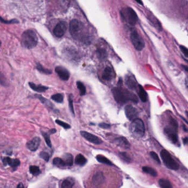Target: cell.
<instances>
[{"mask_svg":"<svg viewBox=\"0 0 188 188\" xmlns=\"http://www.w3.org/2000/svg\"><path fill=\"white\" fill-rule=\"evenodd\" d=\"M112 94L115 101L120 104H124L128 101L137 104L138 98L135 94L120 87H115L112 90Z\"/></svg>","mask_w":188,"mask_h":188,"instance_id":"1","label":"cell"},{"mask_svg":"<svg viewBox=\"0 0 188 188\" xmlns=\"http://www.w3.org/2000/svg\"><path fill=\"white\" fill-rule=\"evenodd\" d=\"M22 46L26 49H33L38 43V38L36 33L32 30L28 29L24 31L22 36Z\"/></svg>","mask_w":188,"mask_h":188,"instance_id":"2","label":"cell"},{"mask_svg":"<svg viewBox=\"0 0 188 188\" xmlns=\"http://www.w3.org/2000/svg\"><path fill=\"white\" fill-rule=\"evenodd\" d=\"M177 121L172 117L170 118L169 125L164 129V133L167 138L173 144H177L178 141V138Z\"/></svg>","mask_w":188,"mask_h":188,"instance_id":"3","label":"cell"},{"mask_svg":"<svg viewBox=\"0 0 188 188\" xmlns=\"http://www.w3.org/2000/svg\"><path fill=\"white\" fill-rule=\"evenodd\" d=\"M85 26L77 19H73L69 24V32L74 39H80L83 36Z\"/></svg>","mask_w":188,"mask_h":188,"instance_id":"4","label":"cell"},{"mask_svg":"<svg viewBox=\"0 0 188 188\" xmlns=\"http://www.w3.org/2000/svg\"><path fill=\"white\" fill-rule=\"evenodd\" d=\"M160 155L163 162L168 169L171 170H177L179 168V164L173 158L170 153L166 150H162Z\"/></svg>","mask_w":188,"mask_h":188,"instance_id":"5","label":"cell"},{"mask_svg":"<svg viewBox=\"0 0 188 188\" xmlns=\"http://www.w3.org/2000/svg\"><path fill=\"white\" fill-rule=\"evenodd\" d=\"M120 15L125 22H127L129 25L132 26L135 25L138 21L137 15L132 8H124L120 12Z\"/></svg>","mask_w":188,"mask_h":188,"instance_id":"6","label":"cell"},{"mask_svg":"<svg viewBox=\"0 0 188 188\" xmlns=\"http://www.w3.org/2000/svg\"><path fill=\"white\" fill-rule=\"evenodd\" d=\"M132 134L138 138L142 137L145 134V129L144 122L142 120L137 118L132 121L130 127Z\"/></svg>","mask_w":188,"mask_h":188,"instance_id":"7","label":"cell"},{"mask_svg":"<svg viewBox=\"0 0 188 188\" xmlns=\"http://www.w3.org/2000/svg\"><path fill=\"white\" fill-rule=\"evenodd\" d=\"M130 40L135 49L137 51H141L145 47V42L141 36L136 30H132L130 33Z\"/></svg>","mask_w":188,"mask_h":188,"instance_id":"8","label":"cell"},{"mask_svg":"<svg viewBox=\"0 0 188 188\" xmlns=\"http://www.w3.org/2000/svg\"><path fill=\"white\" fill-rule=\"evenodd\" d=\"M106 177L102 171H98L94 174L91 179V182L95 187H98L105 183Z\"/></svg>","mask_w":188,"mask_h":188,"instance_id":"9","label":"cell"},{"mask_svg":"<svg viewBox=\"0 0 188 188\" xmlns=\"http://www.w3.org/2000/svg\"><path fill=\"white\" fill-rule=\"evenodd\" d=\"M67 29V25L65 22H59L54 29V34L56 37L61 38L65 34Z\"/></svg>","mask_w":188,"mask_h":188,"instance_id":"10","label":"cell"},{"mask_svg":"<svg viewBox=\"0 0 188 188\" xmlns=\"http://www.w3.org/2000/svg\"><path fill=\"white\" fill-rule=\"evenodd\" d=\"M80 135L89 142L95 145H100L103 142V141H102L101 138H100L97 136H95L93 134L87 132V131H80Z\"/></svg>","mask_w":188,"mask_h":188,"instance_id":"11","label":"cell"},{"mask_svg":"<svg viewBox=\"0 0 188 188\" xmlns=\"http://www.w3.org/2000/svg\"><path fill=\"white\" fill-rule=\"evenodd\" d=\"M125 113L127 118L129 120L133 121L137 119L138 112L137 110L131 105H128L125 107Z\"/></svg>","mask_w":188,"mask_h":188,"instance_id":"12","label":"cell"},{"mask_svg":"<svg viewBox=\"0 0 188 188\" xmlns=\"http://www.w3.org/2000/svg\"><path fill=\"white\" fill-rule=\"evenodd\" d=\"M55 72L62 80L67 81L70 77V73L68 70L63 66H57L55 68Z\"/></svg>","mask_w":188,"mask_h":188,"instance_id":"13","label":"cell"},{"mask_svg":"<svg viewBox=\"0 0 188 188\" xmlns=\"http://www.w3.org/2000/svg\"><path fill=\"white\" fill-rule=\"evenodd\" d=\"M41 140L38 137L33 138L30 141H28L26 144L27 148L30 150L31 151H35L39 147Z\"/></svg>","mask_w":188,"mask_h":188,"instance_id":"14","label":"cell"},{"mask_svg":"<svg viewBox=\"0 0 188 188\" xmlns=\"http://www.w3.org/2000/svg\"><path fill=\"white\" fill-rule=\"evenodd\" d=\"M2 162L4 166L10 165L14 169L17 168V167L20 165L21 162L18 159H12L10 157H5L2 159Z\"/></svg>","mask_w":188,"mask_h":188,"instance_id":"15","label":"cell"},{"mask_svg":"<svg viewBox=\"0 0 188 188\" xmlns=\"http://www.w3.org/2000/svg\"><path fill=\"white\" fill-rule=\"evenodd\" d=\"M114 77H115V73H114V72L112 70V69L109 66L106 67L104 69V72L102 73V77L103 80L109 81L112 80Z\"/></svg>","mask_w":188,"mask_h":188,"instance_id":"16","label":"cell"},{"mask_svg":"<svg viewBox=\"0 0 188 188\" xmlns=\"http://www.w3.org/2000/svg\"><path fill=\"white\" fill-rule=\"evenodd\" d=\"M125 83L127 87L130 90H135L137 87V83L133 76H126L125 79Z\"/></svg>","mask_w":188,"mask_h":188,"instance_id":"17","label":"cell"},{"mask_svg":"<svg viewBox=\"0 0 188 188\" xmlns=\"http://www.w3.org/2000/svg\"><path fill=\"white\" fill-rule=\"evenodd\" d=\"M115 143L118 146L120 147L123 148H128L130 147V144L127 140L126 138L124 137H120V138H116L115 141Z\"/></svg>","mask_w":188,"mask_h":188,"instance_id":"18","label":"cell"},{"mask_svg":"<svg viewBox=\"0 0 188 188\" xmlns=\"http://www.w3.org/2000/svg\"><path fill=\"white\" fill-rule=\"evenodd\" d=\"M29 85L30 87L33 90L37 92H39V93H41V92H45L46 90H47L48 89V88L47 87L42 86V85H40V84L36 85L35 83H33V82H29Z\"/></svg>","mask_w":188,"mask_h":188,"instance_id":"19","label":"cell"},{"mask_svg":"<svg viewBox=\"0 0 188 188\" xmlns=\"http://www.w3.org/2000/svg\"><path fill=\"white\" fill-rule=\"evenodd\" d=\"M138 95L142 102H146L148 100V94L146 92L144 88L141 85H139V90H138Z\"/></svg>","mask_w":188,"mask_h":188,"instance_id":"20","label":"cell"},{"mask_svg":"<svg viewBox=\"0 0 188 188\" xmlns=\"http://www.w3.org/2000/svg\"><path fill=\"white\" fill-rule=\"evenodd\" d=\"M63 160L65 161L67 166H72L73 164V157L71 154L68 153L64 154L63 155Z\"/></svg>","mask_w":188,"mask_h":188,"instance_id":"21","label":"cell"},{"mask_svg":"<svg viewBox=\"0 0 188 188\" xmlns=\"http://www.w3.org/2000/svg\"><path fill=\"white\" fill-rule=\"evenodd\" d=\"M159 184L161 188H173L171 182L166 179H160L159 181Z\"/></svg>","mask_w":188,"mask_h":188,"instance_id":"22","label":"cell"},{"mask_svg":"<svg viewBox=\"0 0 188 188\" xmlns=\"http://www.w3.org/2000/svg\"><path fill=\"white\" fill-rule=\"evenodd\" d=\"M75 162L76 164L80 166H83L87 162V159L83 155L79 154L76 155Z\"/></svg>","mask_w":188,"mask_h":188,"instance_id":"23","label":"cell"},{"mask_svg":"<svg viewBox=\"0 0 188 188\" xmlns=\"http://www.w3.org/2000/svg\"><path fill=\"white\" fill-rule=\"evenodd\" d=\"M142 169L144 172L151 175L152 177H156L157 175V171L155 169L151 167L147 166L143 167Z\"/></svg>","mask_w":188,"mask_h":188,"instance_id":"24","label":"cell"},{"mask_svg":"<svg viewBox=\"0 0 188 188\" xmlns=\"http://www.w3.org/2000/svg\"><path fill=\"white\" fill-rule=\"evenodd\" d=\"M74 181L72 179H67L64 180L61 184V188H73Z\"/></svg>","mask_w":188,"mask_h":188,"instance_id":"25","label":"cell"},{"mask_svg":"<svg viewBox=\"0 0 188 188\" xmlns=\"http://www.w3.org/2000/svg\"><path fill=\"white\" fill-rule=\"evenodd\" d=\"M53 164H54V166L59 167V168H63V167L67 166L65 161L63 160V159H62L61 158H59V157H56L53 159Z\"/></svg>","mask_w":188,"mask_h":188,"instance_id":"26","label":"cell"},{"mask_svg":"<svg viewBox=\"0 0 188 188\" xmlns=\"http://www.w3.org/2000/svg\"><path fill=\"white\" fill-rule=\"evenodd\" d=\"M96 159L98 160V162L100 163L106 164L107 165L112 166L113 164L112 162L109 160L108 158H107L106 157L102 155H98L96 156Z\"/></svg>","mask_w":188,"mask_h":188,"instance_id":"27","label":"cell"},{"mask_svg":"<svg viewBox=\"0 0 188 188\" xmlns=\"http://www.w3.org/2000/svg\"><path fill=\"white\" fill-rule=\"evenodd\" d=\"M35 97L36 98L39 99L41 101V102L43 104H45L46 106H48V107H50L53 106V104L51 103L50 101H49L48 100H47V99L44 98L42 95H39V94H36V95H35Z\"/></svg>","mask_w":188,"mask_h":188,"instance_id":"28","label":"cell"},{"mask_svg":"<svg viewBox=\"0 0 188 188\" xmlns=\"http://www.w3.org/2000/svg\"><path fill=\"white\" fill-rule=\"evenodd\" d=\"M76 86L79 90L80 94L81 96H83L86 94V88L84 86L83 83L80 81H78L76 82Z\"/></svg>","mask_w":188,"mask_h":188,"instance_id":"29","label":"cell"},{"mask_svg":"<svg viewBox=\"0 0 188 188\" xmlns=\"http://www.w3.org/2000/svg\"><path fill=\"white\" fill-rule=\"evenodd\" d=\"M36 69L42 73L46 75H50L52 73V71L50 70L44 68L43 66L40 65V64H37L36 66Z\"/></svg>","mask_w":188,"mask_h":188,"instance_id":"30","label":"cell"},{"mask_svg":"<svg viewBox=\"0 0 188 188\" xmlns=\"http://www.w3.org/2000/svg\"><path fill=\"white\" fill-rule=\"evenodd\" d=\"M30 173L34 176H37L40 173V168L36 166H31L29 167Z\"/></svg>","mask_w":188,"mask_h":188,"instance_id":"31","label":"cell"},{"mask_svg":"<svg viewBox=\"0 0 188 188\" xmlns=\"http://www.w3.org/2000/svg\"><path fill=\"white\" fill-rule=\"evenodd\" d=\"M51 99L54 101L58 103H62L63 101V96L62 94L57 93V94H54L51 97Z\"/></svg>","mask_w":188,"mask_h":188,"instance_id":"32","label":"cell"},{"mask_svg":"<svg viewBox=\"0 0 188 188\" xmlns=\"http://www.w3.org/2000/svg\"><path fill=\"white\" fill-rule=\"evenodd\" d=\"M42 134H43V138L45 139V141L46 142L47 146L49 147H52V144H51V140H50V138L49 135L47 134V133H46V132H43Z\"/></svg>","mask_w":188,"mask_h":188,"instance_id":"33","label":"cell"},{"mask_svg":"<svg viewBox=\"0 0 188 188\" xmlns=\"http://www.w3.org/2000/svg\"><path fill=\"white\" fill-rule=\"evenodd\" d=\"M68 101L69 107L70 110V112L74 115L75 114H74V107H73V96L72 94H70L69 95Z\"/></svg>","mask_w":188,"mask_h":188,"instance_id":"34","label":"cell"},{"mask_svg":"<svg viewBox=\"0 0 188 188\" xmlns=\"http://www.w3.org/2000/svg\"><path fill=\"white\" fill-rule=\"evenodd\" d=\"M120 157L124 160L125 162H131V158L129 155H128L126 152H120Z\"/></svg>","mask_w":188,"mask_h":188,"instance_id":"35","label":"cell"},{"mask_svg":"<svg viewBox=\"0 0 188 188\" xmlns=\"http://www.w3.org/2000/svg\"><path fill=\"white\" fill-rule=\"evenodd\" d=\"M56 123H57L59 125H60L61 127H63L65 129H69L70 128V126L68 124L63 122V121H61L59 120H56Z\"/></svg>","mask_w":188,"mask_h":188,"instance_id":"36","label":"cell"},{"mask_svg":"<svg viewBox=\"0 0 188 188\" xmlns=\"http://www.w3.org/2000/svg\"><path fill=\"white\" fill-rule=\"evenodd\" d=\"M98 57L101 58H104L107 56V53L104 49H98L97 51Z\"/></svg>","mask_w":188,"mask_h":188,"instance_id":"37","label":"cell"},{"mask_svg":"<svg viewBox=\"0 0 188 188\" xmlns=\"http://www.w3.org/2000/svg\"><path fill=\"white\" fill-rule=\"evenodd\" d=\"M0 22L4 23V24H15V23H18L19 21L16 19H13L10 21H6L4 19L0 16Z\"/></svg>","mask_w":188,"mask_h":188,"instance_id":"38","label":"cell"},{"mask_svg":"<svg viewBox=\"0 0 188 188\" xmlns=\"http://www.w3.org/2000/svg\"><path fill=\"white\" fill-rule=\"evenodd\" d=\"M0 84L4 86H7L8 82L7 79L4 77L3 74L0 73Z\"/></svg>","mask_w":188,"mask_h":188,"instance_id":"39","label":"cell"},{"mask_svg":"<svg viewBox=\"0 0 188 188\" xmlns=\"http://www.w3.org/2000/svg\"><path fill=\"white\" fill-rule=\"evenodd\" d=\"M150 155L151 156V157L152 158V159H154L155 161L156 162L159 164H161V161L159 158V157L157 155V154L155 152H150Z\"/></svg>","mask_w":188,"mask_h":188,"instance_id":"40","label":"cell"},{"mask_svg":"<svg viewBox=\"0 0 188 188\" xmlns=\"http://www.w3.org/2000/svg\"><path fill=\"white\" fill-rule=\"evenodd\" d=\"M40 157L41 158L44 159L46 162H48L49 161V159H50V155L47 152H41L40 153Z\"/></svg>","mask_w":188,"mask_h":188,"instance_id":"41","label":"cell"},{"mask_svg":"<svg viewBox=\"0 0 188 188\" xmlns=\"http://www.w3.org/2000/svg\"><path fill=\"white\" fill-rule=\"evenodd\" d=\"M180 49L183 53V54L185 56L188 58V49L187 47H185L184 46L181 45L180 46Z\"/></svg>","mask_w":188,"mask_h":188,"instance_id":"42","label":"cell"},{"mask_svg":"<svg viewBox=\"0 0 188 188\" xmlns=\"http://www.w3.org/2000/svg\"><path fill=\"white\" fill-rule=\"evenodd\" d=\"M99 127H101L102 129H109V128L111 127V125H110L109 124H106V123H102L100 124Z\"/></svg>","mask_w":188,"mask_h":188,"instance_id":"43","label":"cell"},{"mask_svg":"<svg viewBox=\"0 0 188 188\" xmlns=\"http://www.w3.org/2000/svg\"><path fill=\"white\" fill-rule=\"evenodd\" d=\"M181 67H183V69L185 70L188 73V66L184 65H181Z\"/></svg>","mask_w":188,"mask_h":188,"instance_id":"44","label":"cell"},{"mask_svg":"<svg viewBox=\"0 0 188 188\" xmlns=\"http://www.w3.org/2000/svg\"><path fill=\"white\" fill-rule=\"evenodd\" d=\"M185 86L187 87V88L188 89V76L185 78Z\"/></svg>","mask_w":188,"mask_h":188,"instance_id":"45","label":"cell"},{"mask_svg":"<svg viewBox=\"0 0 188 188\" xmlns=\"http://www.w3.org/2000/svg\"><path fill=\"white\" fill-rule=\"evenodd\" d=\"M183 141L184 144H187L188 142V138H183Z\"/></svg>","mask_w":188,"mask_h":188,"instance_id":"46","label":"cell"},{"mask_svg":"<svg viewBox=\"0 0 188 188\" xmlns=\"http://www.w3.org/2000/svg\"><path fill=\"white\" fill-rule=\"evenodd\" d=\"M17 188H24V185H23V184L22 183H19V184L18 185Z\"/></svg>","mask_w":188,"mask_h":188,"instance_id":"47","label":"cell"},{"mask_svg":"<svg viewBox=\"0 0 188 188\" xmlns=\"http://www.w3.org/2000/svg\"><path fill=\"white\" fill-rule=\"evenodd\" d=\"M56 132V130L54 129H51V130L50 131V132L51 134H54Z\"/></svg>","mask_w":188,"mask_h":188,"instance_id":"48","label":"cell"},{"mask_svg":"<svg viewBox=\"0 0 188 188\" xmlns=\"http://www.w3.org/2000/svg\"><path fill=\"white\" fill-rule=\"evenodd\" d=\"M181 118H182V119L183 120H184V121H185V123H187V124H188V121H187V120L185 119V118H183V117H182V116H181Z\"/></svg>","mask_w":188,"mask_h":188,"instance_id":"49","label":"cell"},{"mask_svg":"<svg viewBox=\"0 0 188 188\" xmlns=\"http://www.w3.org/2000/svg\"><path fill=\"white\" fill-rule=\"evenodd\" d=\"M136 2H137V3H139V4H140L141 5H142V4H142V2L141 1H136Z\"/></svg>","mask_w":188,"mask_h":188,"instance_id":"50","label":"cell"},{"mask_svg":"<svg viewBox=\"0 0 188 188\" xmlns=\"http://www.w3.org/2000/svg\"><path fill=\"white\" fill-rule=\"evenodd\" d=\"M185 114H186V115H187V117L188 118V112H187V111H186V112H185Z\"/></svg>","mask_w":188,"mask_h":188,"instance_id":"51","label":"cell"},{"mask_svg":"<svg viewBox=\"0 0 188 188\" xmlns=\"http://www.w3.org/2000/svg\"><path fill=\"white\" fill-rule=\"evenodd\" d=\"M1 41H0V47H1Z\"/></svg>","mask_w":188,"mask_h":188,"instance_id":"52","label":"cell"}]
</instances>
